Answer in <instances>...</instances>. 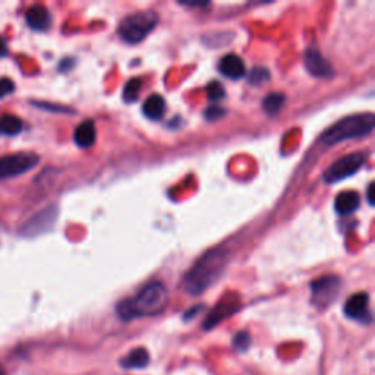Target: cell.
Masks as SVG:
<instances>
[{
	"label": "cell",
	"instance_id": "6da1fadb",
	"mask_svg": "<svg viewBox=\"0 0 375 375\" xmlns=\"http://www.w3.org/2000/svg\"><path fill=\"white\" fill-rule=\"evenodd\" d=\"M169 302V293L165 285L151 282L132 299H126L118 305V314L122 320L130 321L138 317L157 315L165 311Z\"/></svg>",
	"mask_w": 375,
	"mask_h": 375
},
{
	"label": "cell",
	"instance_id": "7a4b0ae2",
	"mask_svg": "<svg viewBox=\"0 0 375 375\" xmlns=\"http://www.w3.org/2000/svg\"><path fill=\"white\" fill-rule=\"evenodd\" d=\"M227 254L221 248H216L213 251L207 252L197 264H195L184 279V290L189 295H201L204 290H207L213 285L219 275L223 273L227 264Z\"/></svg>",
	"mask_w": 375,
	"mask_h": 375
},
{
	"label": "cell",
	"instance_id": "3957f363",
	"mask_svg": "<svg viewBox=\"0 0 375 375\" xmlns=\"http://www.w3.org/2000/svg\"><path fill=\"white\" fill-rule=\"evenodd\" d=\"M374 123L375 119L372 113H361V115L348 116L325 130L321 135V141L327 145H336L348 139L362 138L372 132Z\"/></svg>",
	"mask_w": 375,
	"mask_h": 375
},
{
	"label": "cell",
	"instance_id": "277c9868",
	"mask_svg": "<svg viewBox=\"0 0 375 375\" xmlns=\"http://www.w3.org/2000/svg\"><path fill=\"white\" fill-rule=\"evenodd\" d=\"M158 24V15L154 11H144L128 15L119 24V37L129 44L141 43Z\"/></svg>",
	"mask_w": 375,
	"mask_h": 375
},
{
	"label": "cell",
	"instance_id": "5b68a950",
	"mask_svg": "<svg viewBox=\"0 0 375 375\" xmlns=\"http://www.w3.org/2000/svg\"><path fill=\"white\" fill-rule=\"evenodd\" d=\"M367 161V154L364 153H353L341 157L336 163L325 170L324 181L329 184H336L340 181L353 176L355 173L360 172Z\"/></svg>",
	"mask_w": 375,
	"mask_h": 375
},
{
	"label": "cell",
	"instance_id": "8992f818",
	"mask_svg": "<svg viewBox=\"0 0 375 375\" xmlns=\"http://www.w3.org/2000/svg\"><path fill=\"white\" fill-rule=\"evenodd\" d=\"M39 160V156L34 153H16L0 157V179L24 175L34 169Z\"/></svg>",
	"mask_w": 375,
	"mask_h": 375
},
{
	"label": "cell",
	"instance_id": "52a82bcc",
	"mask_svg": "<svg viewBox=\"0 0 375 375\" xmlns=\"http://www.w3.org/2000/svg\"><path fill=\"white\" fill-rule=\"evenodd\" d=\"M339 287H340V279L336 275H325L315 280L311 286L314 304H317L318 306L329 305L336 299Z\"/></svg>",
	"mask_w": 375,
	"mask_h": 375
},
{
	"label": "cell",
	"instance_id": "ba28073f",
	"mask_svg": "<svg viewBox=\"0 0 375 375\" xmlns=\"http://www.w3.org/2000/svg\"><path fill=\"white\" fill-rule=\"evenodd\" d=\"M345 314L360 322H369L371 313H369V296L365 292H360L356 295L350 296L345 304Z\"/></svg>",
	"mask_w": 375,
	"mask_h": 375
},
{
	"label": "cell",
	"instance_id": "9c48e42d",
	"mask_svg": "<svg viewBox=\"0 0 375 375\" xmlns=\"http://www.w3.org/2000/svg\"><path fill=\"white\" fill-rule=\"evenodd\" d=\"M304 64L306 71L317 78H332L334 74L330 62L325 60L324 56L318 50H315V48L306 50L304 56Z\"/></svg>",
	"mask_w": 375,
	"mask_h": 375
},
{
	"label": "cell",
	"instance_id": "30bf717a",
	"mask_svg": "<svg viewBox=\"0 0 375 375\" xmlns=\"http://www.w3.org/2000/svg\"><path fill=\"white\" fill-rule=\"evenodd\" d=\"M219 71L229 79H240L247 75V68L238 55H226L219 63Z\"/></svg>",
	"mask_w": 375,
	"mask_h": 375
},
{
	"label": "cell",
	"instance_id": "8fae6325",
	"mask_svg": "<svg viewBox=\"0 0 375 375\" xmlns=\"http://www.w3.org/2000/svg\"><path fill=\"white\" fill-rule=\"evenodd\" d=\"M361 205V195L356 191H345L339 193L334 201V210L340 216H350Z\"/></svg>",
	"mask_w": 375,
	"mask_h": 375
},
{
	"label": "cell",
	"instance_id": "7c38bea8",
	"mask_svg": "<svg viewBox=\"0 0 375 375\" xmlns=\"http://www.w3.org/2000/svg\"><path fill=\"white\" fill-rule=\"evenodd\" d=\"M27 24L36 31H46L52 25V15L43 5H34L27 12Z\"/></svg>",
	"mask_w": 375,
	"mask_h": 375
},
{
	"label": "cell",
	"instance_id": "4fadbf2b",
	"mask_svg": "<svg viewBox=\"0 0 375 375\" xmlns=\"http://www.w3.org/2000/svg\"><path fill=\"white\" fill-rule=\"evenodd\" d=\"M97 139V130L91 121L79 123L74 132V141L81 149H90Z\"/></svg>",
	"mask_w": 375,
	"mask_h": 375
},
{
	"label": "cell",
	"instance_id": "5bb4252c",
	"mask_svg": "<svg viewBox=\"0 0 375 375\" xmlns=\"http://www.w3.org/2000/svg\"><path fill=\"white\" fill-rule=\"evenodd\" d=\"M149 364H150V353L144 348H137L134 350H130L121 361V365L125 369H142Z\"/></svg>",
	"mask_w": 375,
	"mask_h": 375
},
{
	"label": "cell",
	"instance_id": "9a60e30c",
	"mask_svg": "<svg viewBox=\"0 0 375 375\" xmlns=\"http://www.w3.org/2000/svg\"><path fill=\"white\" fill-rule=\"evenodd\" d=\"M142 111H144V115L149 119L158 121L166 113V103H165V100H163L161 95L153 94L144 102Z\"/></svg>",
	"mask_w": 375,
	"mask_h": 375
},
{
	"label": "cell",
	"instance_id": "2e32d148",
	"mask_svg": "<svg viewBox=\"0 0 375 375\" xmlns=\"http://www.w3.org/2000/svg\"><path fill=\"white\" fill-rule=\"evenodd\" d=\"M236 311V304H235V299H231V301H224L221 304H219L216 306V309L213 313L210 314V317L207 318L205 321V329H213L216 324H219L223 318L229 317L232 313Z\"/></svg>",
	"mask_w": 375,
	"mask_h": 375
},
{
	"label": "cell",
	"instance_id": "e0dca14e",
	"mask_svg": "<svg viewBox=\"0 0 375 375\" xmlns=\"http://www.w3.org/2000/svg\"><path fill=\"white\" fill-rule=\"evenodd\" d=\"M22 130V121L15 115L0 116V134L13 137L18 135Z\"/></svg>",
	"mask_w": 375,
	"mask_h": 375
},
{
	"label": "cell",
	"instance_id": "ac0fdd59",
	"mask_svg": "<svg viewBox=\"0 0 375 375\" xmlns=\"http://www.w3.org/2000/svg\"><path fill=\"white\" fill-rule=\"evenodd\" d=\"M285 102H286V99H285L283 94L273 93V94H268L264 99L263 109L268 116H275V115H279L280 110L283 109Z\"/></svg>",
	"mask_w": 375,
	"mask_h": 375
},
{
	"label": "cell",
	"instance_id": "d6986e66",
	"mask_svg": "<svg viewBox=\"0 0 375 375\" xmlns=\"http://www.w3.org/2000/svg\"><path fill=\"white\" fill-rule=\"evenodd\" d=\"M37 220H40L39 223H34V221H29L27 224V232L28 233H39L40 232V226H46L44 223L47 224H53L55 220H56V211H50V210H46L43 211L41 214L37 216Z\"/></svg>",
	"mask_w": 375,
	"mask_h": 375
},
{
	"label": "cell",
	"instance_id": "ffe728a7",
	"mask_svg": "<svg viewBox=\"0 0 375 375\" xmlns=\"http://www.w3.org/2000/svg\"><path fill=\"white\" fill-rule=\"evenodd\" d=\"M141 88H142V79L141 78L129 79L128 84L125 86V90H123V100L126 103L137 102Z\"/></svg>",
	"mask_w": 375,
	"mask_h": 375
},
{
	"label": "cell",
	"instance_id": "44dd1931",
	"mask_svg": "<svg viewBox=\"0 0 375 375\" xmlns=\"http://www.w3.org/2000/svg\"><path fill=\"white\" fill-rule=\"evenodd\" d=\"M268 79H270V72L266 68H254L248 75V81L251 86H263Z\"/></svg>",
	"mask_w": 375,
	"mask_h": 375
},
{
	"label": "cell",
	"instance_id": "7402d4cb",
	"mask_svg": "<svg viewBox=\"0 0 375 375\" xmlns=\"http://www.w3.org/2000/svg\"><path fill=\"white\" fill-rule=\"evenodd\" d=\"M207 97L210 102H219L224 99V88L221 84H219L217 81H213V83L208 84L207 87Z\"/></svg>",
	"mask_w": 375,
	"mask_h": 375
},
{
	"label": "cell",
	"instance_id": "603a6c76",
	"mask_svg": "<svg viewBox=\"0 0 375 375\" xmlns=\"http://www.w3.org/2000/svg\"><path fill=\"white\" fill-rule=\"evenodd\" d=\"M250 346H251V336H250V333L240 332V333H238L235 336V339H233V348L236 350L243 352V350H247Z\"/></svg>",
	"mask_w": 375,
	"mask_h": 375
},
{
	"label": "cell",
	"instance_id": "cb8c5ba5",
	"mask_svg": "<svg viewBox=\"0 0 375 375\" xmlns=\"http://www.w3.org/2000/svg\"><path fill=\"white\" fill-rule=\"evenodd\" d=\"M205 118L207 121H217L220 118H223L226 115V110L219 107V106H210L207 110H205Z\"/></svg>",
	"mask_w": 375,
	"mask_h": 375
},
{
	"label": "cell",
	"instance_id": "d4e9b609",
	"mask_svg": "<svg viewBox=\"0 0 375 375\" xmlns=\"http://www.w3.org/2000/svg\"><path fill=\"white\" fill-rule=\"evenodd\" d=\"M15 90V84L9 78H0V100L5 99L6 95H9L11 93H13Z\"/></svg>",
	"mask_w": 375,
	"mask_h": 375
},
{
	"label": "cell",
	"instance_id": "484cf974",
	"mask_svg": "<svg viewBox=\"0 0 375 375\" xmlns=\"http://www.w3.org/2000/svg\"><path fill=\"white\" fill-rule=\"evenodd\" d=\"M6 55H8V46H6V43L4 41V39L0 37V57H4V56H6Z\"/></svg>",
	"mask_w": 375,
	"mask_h": 375
},
{
	"label": "cell",
	"instance_id": "4316f807",
	"mask_svg": "<svg viewBox=\"0 0 375 375\" xmlns=\"http://www.w3.org/2000/svg\"><path fill=\"white\" fill-rule=\"evenodd\" d=\"M181 5H185V6H191V8H203V6H208L210 4H208V2H195V4L186 2V4H181Z\"/></svg>",
	"mask_w": 375,
	"mask_h": 375
},
{
	"label": "cell",
	"instance_id": "83f0119b",
	"mask_svg": "<svg viewBox=\"0 0 375 375\" xmlns=\"http://www.w3.org/2000/svg\"><path fill=\"white\" fill-rule=\"evenodd\" d=\"M372 189H374V185L371 184L369 186H368V203L372 205L374 204V198H372Z\"/></svg>",
	"mask_w": 375,
	"mask_h": 375
},
{
	"label": "cell",
	"instance_id": "f1b7e54d",
	"mask_svg": "<svg viewBox=\"0 0 375 375\" xmlns=\"http://www.w3.org/2000/svg\"><path fill=\"white\" fill-rule=\"evenodd\" d=\"M0 375H6V374H5V371L2 369V367H0Z\"/></svg>",
	"mask_w": 375,
	"mask_h": 375
}]
</instances>
